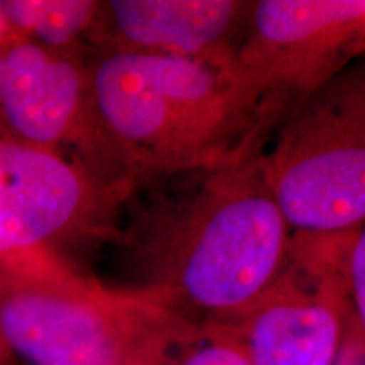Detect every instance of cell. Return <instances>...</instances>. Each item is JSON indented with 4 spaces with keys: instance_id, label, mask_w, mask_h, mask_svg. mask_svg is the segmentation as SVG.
<instances>
[{
    "instance_id": "4",
    "label": "cell",
    "mask_w": 365,
    "mask_h": 365,
    "mask_svg": "<svg viewBox=\"0 0 365 365\" xmlns=\"http://www.w3.org/2000/svg\"><path fill=\"white\" fill-rule=\"evenodd\" d=\"M262 154L269 188L296 235H341L365 223V54L314 90Z\"/></svg>"
},
{
    "instance_id": "10",
    "label": "cell",
    "mask_w": 365,
    "mask_h": 365,
    "mask_svg": "<svg viewBox=\"0 0 365 365\" xmlns=\"http://www.w3.org/2000/svg\"><path fill=\"white\" fill-rule=\"evenodd\" d=\"M98 9L93 0H0V12L17 38L81 56L91 46Z\"/></svg>"
},
{
    "instance_id": "14",
    "label": "cell",
    "mask_w": 365,
    "mask_h": 365,
    "mask_svg": "<svg viewBox=\"0 0 365 365\" xmlns=\"http://www.w3.org/2000/svg\"><path fill=\"white\" fill-rule=\"evenodd\" d=\"M16 38L17 36L14 34V31L11 29V26H9L6 17H4L2 12H0V49H2L4 46H6L7 43H11V41Z\"/></svg>"
},
{
    "instance_id": "5",
    "label": "cell",
    "mask_w": 365,
    "mask_h": 365,
    "mask_svg": "<svg viewBox=\"0 0 365 365\" xmlns=\"http://www.w3.org/2000/svg\"><path fill=\"white\" fill-rule=\"evenodd\" d=\"M130 196L65 154L0 134V269L73 266V250L113 240Z\"/></svg>"
},
{
    "instance_id": "13",
    "label": "cell",
    "mask_w": 365,
    "mask_h": 365,
    "mask_svg": "<svg viewBox=\"0 0 365 365\" xmlns=\"http://www.w3.org/2000/svg\"><path fill=\"white\" fill-rule=\"evenodd\" d=\"M336 365H365V341L355 331L352 322L349 323V331Z\"/></svg>"
},
{
    "instance_id": "1",
    "label": "cell",
    "mask_w": 365,
    "mask_h": 365,
    "mask_svg": "<svg viewBox=\"0 0 365 365\" xmlns=\"http://www.w3.org/2000/svg\"><path fill=\"white\" fill-rule=\"evenodd\" d=\"M164 180L170 188L122 208L124 287L178 317L234 327L284 271L294 239L262 153Z\"/></svg>"
},
{
    "instance_id": "3",
    "label": "cell",
    "mask_w": 365,
    "mask_h": 365,
    "mask_svg": "<svg viewBox=\"0 0 365 365\" xmlns=\"http://www.w3.org/2000/svg\"><path fill=\"white\" fill-rule=\"evenodd\" d=\"M170 309L76 266L0 269V339L31 365H139Z\"/></svg>"
},
{
    "instance_id": "11",
    "label": "cell",
    "mask_w": 365,
    "mask_h": 365,
    "mask_svg": "<svg viewBox=\"0 0 365 365\" xmlns=\"http://www.w3.org/2000/svg\"><path fill=\"white\" fill-rule=\"evenodd\" d=\"M139 365H252L235 328L171 313Z\"/></svg>"
},
{
    "instance_id": "7",
    "label": "cell",
    "mask_w": 365,
    "mask_h": 365,
    "mask_svg": "<svg viewBox=\"0 0 365 365\" xmlns=\"http://www.w3.org/2000/svg\"><path fill=\"white\" fill-rule=\"evenodd\" d=\"M355 232L294 234L284 271L232 327L250 364L336 365L352 314L346 262Z\"/></svg>"
},
{
    "instance_id": "9",
    "label": "cell",
    "mask_w": 365,
    "mask_h": 365,
    "mask_svg": "<svg viewBox=\"0 0 365 365\" xmlns=\"http://www.w3.org/2000/svg\"><path fill=\"white\" fill-rule=\"evenodd\" d=\"M252 2L240 0H107L100 2L91 46L228 63L247 27Z\"/></svg>"
},
{
    "instance_id": "2",
    "label": "cell",
    "mask_w": 365,
    "mask_h": 365,
    "mask_svg": "<svg viewBox=\"0 0 365 365\" xmlns=\"http://www.w3.org/2000/svg\"><path fill=\"white\" fill-rule=\"evenodd\" d=\"M90 102L115 180L135 191L262 153L255 103L228 63L129 51L88 59Z\"/></svg>"
},
{
    "instance_id": "15",
    "label": "cell",
    "mask_w": 365,
    "mask_h": 365,
    "mask_svg": "<svg viewBox=\"0 0 365 365\" xmlns=\"http://www.w3.org/2000/svg\"><path fill=\"white\" fill-rule=\"evenodd\" d=\"M14 355L9 352V349L4 344V340L0 339V365H12Z\"/></svg>"
},
{
    "instance_id": "12",
    "label": "cell",
    "mask_w": 365,
    "mask_h": 365,
    "mask_svg": "<svg viewBox=\"0 0 365 365\" xmlns=\"http://www.w3.org/2000/svg\"><path fill=\"white\" fill-rule=\"evenodd\" d=\"M350 296V322L365 341V223L354 234L346 262Z\"/></svg>"
},
{
    "instance_id": "6",
    "label": "cell",
    "mask_w": 365,
    "mask_h": 365,
    "mask_svg": "<svg viewBox=\"0 0 365 365\" xmlns=\"http://www.w3.org/2000/svg\"><path fill=\"white\" fill-rule=\"evenodd\" d=\"M364 54L365 0H259L234 53V71L266 137Z\"/></svg>"
},
{
    "instance_id": "8",
    "label": "cell",
    "mask_w": 365,
    "mask_h": 365,
    "mask_svg": "<svg viewBox=\"0 0 365 365\" xmlns=\"http://www.w3.org/2000/svg\"><path fill=\"white\" fill-rule=\"evenodd\" d=\"M0 134L78 161L130 193L113 178L95 127L88 59L16 38L0 49Z\"/></svg>"
}]
</instances>
